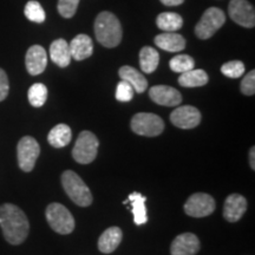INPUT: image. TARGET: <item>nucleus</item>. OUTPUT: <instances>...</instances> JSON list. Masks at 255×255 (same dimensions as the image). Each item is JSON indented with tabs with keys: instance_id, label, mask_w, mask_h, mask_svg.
I'll list each match as a JSON object with an SVG mask.
<instances>
[{
	"instance_id": "obj_22",
	"label": "nucleus",
	"mask_w": 255,
	"mask_h": 255,
	"mask_svg": "<svg viewBox=\"0 0 255 255\" xmlns=\"http://www.w3.org/2000/svg\"><path fill=\"white\" fill-rule=\"evenodd\" d=\"M72 131L69 126L66 124H57L55 128L51 129V131L47 135V141L55 148H63L71 142Z\"/></svg>"
},
{
	"instance_id": "obj_33",
	"label": "nucleus",
	"mask_w": 255,
	"mask_h": 255,
	"mask_svg": "<svg viewBox=\"0 0 255 255\" xmlns=\"http://www.w3.org/2000/svg\"><path fill=\"white\" fill-rule=\"evenodd\" d=\"M9 91L8 78L6 72L2 69H0V102H2L7 97Z\"/></svg>"
},
{
	"instance_id": "obj_1",
	"label": "nucleus",
	"mask_w": 255,
	"mask_h": 255,
	"mask_svg": "<svg viewBox=\"0 0 255 255\" xmlns=\"http://www.w3.org/2000/svg\"><path fill=\"white\" fill-rule=\"evenodd\" d=\"M0 227L6 241L11 245L23 244L30 232V223L25 213L12 203L0 206Z\"/></svg>"
},
{
	"instance_id": "obj_20",
	"label": "nucleus",
	"mask_w": 255,
	"mask_h": 255,
	"mask_svg": "<svg viewBox=\"0 0 255 255\" xmlns=\"http://www.w3.org/2000/svg\"><path fill=\"white\" fill-rule=\"evenodd\" d=\"M120 77L122 78V81H126L131 85L133 91H136L137 94H142L148 88V81L141 72L137 71L136 69H133L132 66L124 65L120 69Z\"/></svg>"
},
{
	"instance_id": "obj_34",
	"label": "nucleus",
	"mask_w": 255,
	"mask_h": 255,
	"mask_svg": "<svg viewBox=\"0 0 255 255\" xmlns=\"http://www.w3.org/2000/svg\"><path fill=\"white\" fill-rule=\"evenodd\" d=\"M184 0H161V2L165 6H177L183 4Z\"/></svg>"
},
{
	"instance_id": "obj_12",
	"label": "nucleus",
	"mask_w": 255,
	"mask_h": 255,
	"mask_svg": "<svg viewBox=\"0 0 255 255\" xmlns=\"http://www.w3.org/2000/svg\"><path fill=\"white\" fill-rule=\"evenodd\" d=\"M149 96L152 102L163 107H177L182 102L181 92L168 85H155L149 90Z\"/></svg>"
},
{
	"instance_id": "obj_27",
	"label": "nucleus",
	"mask_w": 255,
	"mask_h": 255,
	"mask_svg": "<svg viewBox=\"0 0 255 255\" xmlns=\"http://www.w3.org/2000/svg\"><path fill=\"white\" fill-rule=\"evenodd\" d=\"M24 13L26 15L28 20L38 24L44 23L46 18L45 11H44L43 6H41L38 1H36V0H30V1L25 5Z\"/></svg>"
},
{
	"instance_id": "obj_23",
	"label": "nucleus",
	"mask_w": 255,
	"mask_h": 255,
	"mask_svg": "<svg viewBox=\"0 0 255 255\" xmlns=\"http://www.w3.org/2000/svg\"><path fill=\"white\" fill-rule=\"evenodd\" d=\"M209 81L208 75L203 70L191 69L189 71L181 73L178 77V84L184 88H197L203 87Z\"/></svg>"
},
{
	"instance_id": "obj_3",
	"label": "nucleus",
	"mask_w": 255,
	"mask_h": 255,
	"mask_svg": "<svg viewBox=\"0 0 255 255\" xmlns=\"http://www.w3.org/2000/svg\"><path fill=\"white\" fill-rule=\"evenodd\" d=\"M62 184L68 196L77 206L88 207L92 203L91 191L75 171L66 170L62 175Z\"/></svg>"
},
{
	"instance_id": "obj_16",
	"label": "nucleus",
	"mask_w": 255,
	"mask_h": 255,
	"mask_svg": "<svg viewBox=\"0 0 255 255\" xmlns=\"http://www.w3.org/2000/svg\"><path fill=\"white\" fill-rule=\"evenodd\" d=\"M71 58L75 60H84L89 58L94 52V44L91 38L87 34H78L69 44Z\"/></svg>"
},
{
	"instance_id": "obj_13",
	"label": "nucleus",
	"mask_w": 255,
	"mask_h": 255,
	"mask_svg": "<svg viewBox=\"0 0 255 255\" xmlns=\"http://www.w3.org/2000/svg\"><path fill=\"white\" fill-rule=\"evenodd\" d=\"M200 240L193 233H183L171 242V255H195L200 251Z\"/></svg>"
},
{
	"instance_id": "obj_11",
	"label": "nucleus",
	"mask_w": 255,
	"mask_h": 255,
	"mask_svg": "<svg viewBox=\"0 0 255 255\" xmlns=\"http://www.w3.org/2000/svg\"><path fill=\"white\" fill-rule=\"evenodd\" d=\"M170 121L175 127L181 129H193L201 122V113L191 105L178 107L171 113Z\"/></svg>"
},
{
	"instance_id": "obj_9",
	"label": "nucleus",
	"mask_w": 255,
	"mask_h": 255,
	"mask_svg": "<svg viewBox=\"0 0 255 255\" xmlns=\"http://www.w3.org/2000/svg\"><path fill=\"white\" fill-rule=\"evenodd\" d=\"M215 210V201L206 193L193 194L184 205V212L193 218H205Z\"/></svg>"
},
{
	"instance_id": "obj_30",
	"label": "nucleus",
	"mask_w": 255,
	"mask_h": 255,
	"mask_svg": "<svg viewBox=\"0 0 255 255\" xmlns=\"http://www.w3.org/2000/svg\"><path fill=\"white\" fill-rule=\"evenodd\" d=\"M81 0H58V12L63 18H72L77 12Z\"/></svg>"
},
{
	"instance_id": "obj_5",
	"label": "nucleus",
	"mask_w": 255,
	"mask_h": 255,
	"mask_svg": "<svg viewBox=\"0 0 255 255\" xmlns=\"http://www.w3.org/2000/svg\"><path fill=\"white\" fill-rule=\"evenodd\" d=\"M226 23V14L219 7H209L195 26V34L200 39H209Z\"/></svg>"
},
{
	"instance_id": "obj_21",
	"label": "nucleus",
	"mask_w": 255,
	"mask_h": 255,
	"mask_svg": "<svg viewBox=\"0 0 255 255\" xmlns=\"http://www.w3.org/2000/svg\"><path fill=\"white\" fill-rule=\"evenodd\" d=\"M130 205H131L132 214H133V222L137 226H142L148 221V215H146V208H145V201L146 197L142 195L138 191H133L128 197Z\"/></svg>"
},
{
	"instance_id": "obj_26",
	"label": "nucleus",
	"mask_w": 255,
	"mask_h": 255,
	"mask_svg": "<svg viewBox=\"0 0 255 255\" xmlns=\"http://www.w3.org/2000/svg\"><path fill=\"white\" fill-rule=\"evenodd\" d=\"M47 95H49V92H47V88L45 85L41 84V83H36L28 89V102H30L32 107L40 108L45 104Z\"/></svg>"
},
{
	"instance_id": "obj_29",
	"label": "nucleus",
	"mask_w": 255,
	"mask_h": 255,
	"mask_svg": "<svg viewBox=\"0 0 255 255\" xmlns=\"http://www.w3.org/2000/svg\"><path fill=\"white\" fill-rule=\"evenodd\" d=\"M221 72L228 78H240L245 73V65L240 60H232V62L223 64Z\"/></svg>"
},
{
	"instance_id": "obj_19",
	"label": "nucleus",
	"mask_w": 255,
	"mask_h": 255,
	"mask_svg": "<svg viewBox=\"0 0 255 255\" xmlns=\"http://www.w3.org/2000/svg\"><path fill=\"white\" fill-rule=\"evenodd\" d=\"M50 57L59 68H66L71 62L69 43L65 39H56L50 45Z\"/></svg>"
},
{
	"instance_id": "obj_8",
	"label": "nucleus",
	"mask_w": 255,
	"mask_h": 255,
	"mask_svg": "<svg viewBox=\"0 0 255 255\" xmlns=\"http://www.w3.org/2000/svg\"><path fill=\"white\" fill-rule=\"evenodd\" d=\"M40 146L33 137L25 136L20 139L17 146V156L19 168L25 173H30L36 165L37 158L39 157Z\"/></svg>"
},
{
	"instance_id": "obj_17",
	"label": "nucleus",
	"mask_w": 255,
	"mask_h": 255,
	"mask_svg": "<svg viewBox=\"0 0 255 255\" xmlns=\"http://www.w3.org/2000/svg\"><path fill=\"white\" fill-rule=\"evenodd\" d=\"M155 44L159 49L168 52H180L186 47V39L175 32H164L155 37Z\"/></svg>"
},
{
	"instance_id": "obj_14",
	"label": "nucleus",
	"mask_w": 255,
	"mask_h": 255,
	"mask_svg": "<svg viewBox=\"0 0 255 255\" xmlns=\"http://www.w3.org/2000/svg\"><path fill=\"white\" fill-rule=\"evenodd\" d=\"M26 70L31 76H38L45 71L47 65V55L43 46L33 45L27 50L25 57Z\"/></svg>"
},
{
	"instance_id": "obj_32",
	"label": "nucleus",
	"mask_w": 255,
	"mask_h": 255,
	"mask_svg": "<svg viewBox=\"0 0 255 255\" xmlns=\"http://www.w3.org/2000/svg\"><path fill=\"white\" fill-rule=\"evenodd\" d=\"M241 92L246 96H253L255 94V71L252 70L242 79L240 85Z\"/></svg>"
},
{
	"instance_id": "obj_4",
	"label": "nucleus",
	"mask_w": 255,
	"mask_h": 255,
	"mask_svg": "<svg viewBox=\"0 0 255 255\" xmlns=\"http://www.w3.org/2000/svg\"><path fill=\"white\" fill-rule=\"evenodd\" d=\"M45 215L50 227L58 234H70L75 229V220L72 214L60 203H51L47 206Z\"/></svg>"
},
{
	"instance_id": "obj_24",
	"label": "nucleus",
	"mask_w": 255,
	"mask_h": 255,
	"mask_svg": "<svg viewBox=\"0 0 255 255\" xmlns=\"http://www.w3.org/2000/svg\"><path fill=\"white\" fill-rule=\"evenodd\" d=\"M159 55L154 47L144 46L139 52V66L144 73H152L157 69Z\"/></svg>"
},
{
	"instance_id": "obj_2",
	"label": "nucleus",
	"mask_w": 255,
	"mask_h": 255,
	"mask_svg": "<svg viewBox=\"0 0 255 255\" xmlns=\"http://www.w3.org/2000/svg\"><path fill=\"white\" fill-rule=\"evenodd\" d=\"M95 34L98 43L105 47H116L122 40V26L119 18L108 11L101 12L95 20Z\"/></svg>"
},
{
	"instance_id": "obj_15",
	"label": "nucleus",
	"mask_w": 255,
	"mask_h": 255,
	"mask_svg": "<svg viewBox=\"0 0 255 255\" xmlns=\"http://www.w3.org/2000/svg\"><path fill=\"white\" fill-rule=\"evenodd\" d=\"M247 210V200L240 194H232L225 201L223 216L228 222H237Z\"/></svg>"
},
{
	"instance_id": "obj_25",
	"label": "nucleus",
	"mask_w": 255,
	"mask_h": 255,
	"mask_svg": "<svg viewBox=\"0 0 255 255\" xmlns=\"http://www.w3.org/2000/svg\"><path fill=\"white\" fill-rule=\"evenodd\" d=\"M156 25L159 30L164 32H175L182 27L183 19L180 14L174 12H164L156 18Z\"/></svg>"
},
{
	"instance_id": "obj_10",
	"label": "nucleus",
	"mask_w": 255,
	"mask_h": 255,
	"mask_svg": "<svg viewBox=\"0 0 255 255\" xmlns=\"http://www.w3.org/2000/svg\"><path fill=\"white\" fill-rule=\"evenodd\" d=\"M228 14L234 23L240 26L251 28L255 25L254 6L248 0H231Z\"/></svg>"
},
{
	"instance_id": "obj_6",
	"label": "nucleus",
	"mask_w": 255,
	"mask_h": 255,
	"mask_svg": "<svg viewBox=\"0 0 255 255\" xmlns=\"http://www.w3.org/2000/svg\"><path fill=\"white\" fill-rule=\"evenodd\" d=\"M98 145H100V142L96 135L91 131H82L73 146V158L81 164L91 163L97 156Z\"/></svg>"
},
{
	"instance_id": "obj_35",
	"label": "nucleus",
	"mask_w": 255,
	"mask_h": 255,
	"mask_svg": "<svg viewBox=\"0 0 255 255\" xmlns=\"http://www.w3.org/2000/svg\"><path fill=\"white\" fill-rule=\"evenodd\" d=\"M250 164H251V168L255 169V148L254 146H252L251 151H250Z\"/></svg>"
},
{
	"instance_id": "obj_28",
	"label": "nucleus",
	"mask_w": 255,
	"mask_h": 255,
	"mask_svg": "<svg viewBox=\"0 0 255 255\" xmlns=\"http://www.w3.org/2000/svg\"><path fill=\"white\" fill-rule=\"evenodd\" d=\"M169 66H170V69L173 70L174 72L183 73L186 71H189L191 69H194V66H195V62H194V59L191 58L190 56L178 55L170 59V62H169Z\"/></svg>"
},
{
	"instance_id": "obj_31",
	"label": "nucleus",
	"mask_w": 255,
	"mask_h": 255,
	"mask_svg": "<svg viewBox=\"0 0 255 255\" xmlns=\"http://www.w3.org/2000/svg\"><path fill=\"white\" fill-rule=\"evenodd\" d=\"M133 89L129 83L126 81H121L119 84H117V89H116V100L120 102H130L133 97Z\"/></svg>"
},
{
	"instance_id": "obj_7",
	"label": "nucleus",
	"mask_w": 255,
	"mask_h": 255,
	"mask_svg": "<svg viewBox=\"0 0 255 255\" xmlns=\"http://www.w3.org/2000/svg\"><path fill=\"white\" fill-rule=\"evenodd\" d=\"M131 129L137 135L155 137L161 135L163 131L164 122L155 114L139 113L132 117Z\"/></svg>"
},
{
	"instance_id": "obj_18",
	"label": "nucleus",
	"mask_w": 255,
	"mask_h": 255,
	"mask_svg": "<svg viewBox=\"0 0 255 255\" xmlns=\"http://www.w3.org/2000/svg\"><path fill=\"white\" fill-rule=\"evenodd\" d=\"M123 233L119 227H110L105 229L98 240V250L104 254H110L120 246Z\"/></svg>"
}]
</instances>
